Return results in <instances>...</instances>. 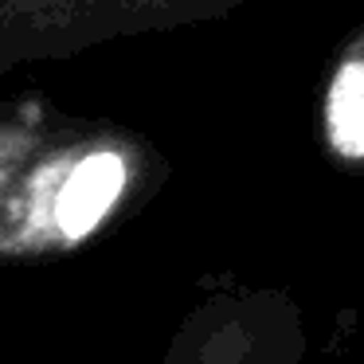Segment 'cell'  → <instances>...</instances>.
<instances>
[{"mask_svg":"<svg viewBox=\"0 0 364 364\" xmlns=\"http://www.w3.org/2000/svg\"><path fill=\"white\" fill-rule=\"evenodd\" d=\"M122 181H126V165L114 153H95L71 173V181L63 184L55 204V220L63 228V235L79 239L110 212V204L118 200Z\"/></svg>","mask_w":364,"mask_h":364,"instance_id":"1","label":"cell"},{"mask_svg":"<svg viewBox=\"0 0 364 364\" xmlns=\"http://www.w3.org/2000/svg\"><path fill=\"white\" fill-rule=\"evenodd\" d=\"M329 134L345 157H364V63H348L333 82Z\"/></svg>","mask_w":364,"mask_h":364,"instance_id":"2","label":"cell"}]
</instances>
